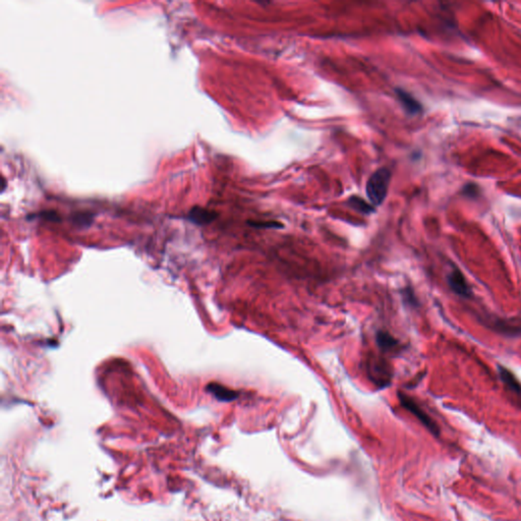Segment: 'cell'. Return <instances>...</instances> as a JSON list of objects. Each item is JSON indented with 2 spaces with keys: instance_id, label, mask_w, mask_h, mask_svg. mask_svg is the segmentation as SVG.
<instances>
[{
  "instance_id": "6da1fadb",
  "label": "cell",
  "mask_w": 521,
  "mask_h": 521,
  "mask_svg": "<svg viewBox=\"0 0 521 521\" xmlns=\"http://www.w3.org/2000/svg\"><path fill=\"white\" fill-rule=\"evenodd\" d=\"M390 181L391 172L387 168H380L368 178L365 192L373 205L380 206L385 200L388 194Z\"/></svg>"
},
{
  "instance_id": "7a4b0ae2",
  "label": "cell",
  "mask_w": 521,
  "mask_h": 521,
  "mask_svg": "<svg viewBox=\"0 0 521 521\" xmlns=\"http://www.w3.org/2000/svg\"><path fill=\"white\" fill-rule=\"evenodd\" d=\"M398 398H399L401 405L406 410H408L410 413H412L433 435L439 436L440 430H439L438 425L433 421V418L421 406H419L412 398H410L409 396H407L406 394L402 393V392H398Z\"/></svg>"
},
{
  "instance_id": "3957f363",
  "label": "cell",
  "mask_w": 521,
  "mask_h": 521,
  "mask_svg": "<svg viewBox=\"0 0 521 521\" xmlns=\"http://www.w3.org/2000/svg\"><path fill=\"white\" fill-rule=\"evenodd\" d=\"M447 282L450 289L457 295L466 298L472 296V289L459 269H452L447 276Z\"/></svg>"
},
{
  "instance_id": "277c9868",
  "label": "cell",
  "mask_w": 521,
  "mask_h": 521,
  "mask_svg": "<svg viewBox=\"0 0 521 521\" xmlns=\"http://www.w3.org/2000/svg\"><path fill=\"white\" fill-rule=\"evenodd\" d=\"M206 390L211 393L217 400L222 402H231L239 398V392L229 389L225 386L218 383H210L207 385Z\"/></svg>"
},
{
  "instance_id": "5b68a950",
  "label": "cell",
  "mask_w": 521,
  "mask_h": 521,
  "mask_svg": "<svg viewBox=\"0 0 521 521\" xmlns=\"http://www.w3.org/2000/svg\"><path fill=\"white\" fill-rule=\"evenodd\" d=\"M217 217H218V214L216 212L200 208V207H194L190 211L189 216H188L190 221L198 225L209 224L213 222Z\"/></svg>"
},
{
  "instance_id": "8992f818",
  "label": "cell",
  "mask_w": 521,
  "mask_h": 521,
  "mask_svg": "<svg viewBox=\"0 0 521 521\" xmlns=\"http://www.w3.org/2000/svg\"><path fill=\"white\" fill-rule=\"evenodd\" d=\"M396 94L401 105L406 110V112L411 115H415L422 112L423 108L421 103H419L416 99H414L409 93L402 89H396Z\"/></svg>"
},
{
  "instance_id": "52a82bcc",
  "label": "cell",
  "mask_w": 521,
  "mask_h": 521,
  "mask_svg": "<svg viewBox=\"0 0 521 521\" xmlns=\"http://www.w3.org/2000/svg\"><path fill=\"white\" fill-rule=\"evenodd\" d=\"M488 327L497 331L498 333L505 335V336H519L521 335V327L515 326L510 324L509 322H506L504 320H499V319H490L488 320Z\"/></svg>"
},
{
  "instance_id": "ba28073f",
  "label": "cell",
  "mask_w": 521,
  "mask_h": 521,
  "mask_svg": "<svg viewBox=\"0 0 521 521\" xmlns=\"http://www.w3.org/2000/svg\"><path fill=\"white\" fill-rule=\"evenodd\" d=\"M498 371H499L500 378L502 382L504 383V385H505L512 393H515L516 396L521 397V385L519 381L516 379V377L509 371L508 368L501 366V365L498 366Z\"/></svg>"
},
{
  "instance_id": "9c48e42d",
  "label": "cell",
  "mask_w": 521,
  "mask_h": 521,
  "mask_svg": "<svg viewBox=\"0 0 521 521\" xmlns=\"http://www.w3.org/2000/svg\"><path fill=\"white\" fill-rule=\"evenodd\" d=\"M377 343L380 348L384 350H390L398 345V341L391 336L388 332L379 331L377 333Z\"/></svg>"
},
{
  "instance_id": "30bf717a",
  "label": "cell",
  "mask_w": 521,
  "mask_h": 521,
  "mask_svg": "<svg viewBox=\"0 0 521 521\" xmlns=\"http://www.w3.org/2000/svg\"><path fill=\"white\" fill-rule=\"evenodd\" d=\"M348 205L352 209H355L358 212L362 213V214H369L375 211V209L371 205H368L361 198L357 197V196H354L348 199Z\"/></svg>"
},
{
  "instance_id": "8fae6325",
  "label": "cell",
  "mask_w": 521,
  "mask_h": 521,
  "mask_svg": "<svg viewBox=\"0 0 521 521\" xmlns=\"http://www.w3.org/2000/svg\"><path fill=\"white\" fill-rule=\"evenodd\" d=\"M248 225L253 226L255 228H281L283 227V225L279 222H274V221H266V222H263V221H248L247 222Z\"/></svg>"
},
{
  "instance_id": "7c38bea8",
  "label": "cell",
  "mask_w": 521,
  "mask_h": 521,
  "mask_svg": "<svg viewBox=\"0 0 521 521\" xmlns=\"http://www.w3.org/2000/svg\"><path fill=\"white\" fill-rule=\"evenodd\" d=\"M463 194H464V196H466V197L476 198V197L479 196L480 191H479V188L476 186V184H474V183H469V184H467V186L464 187V189H463Z\"/></svg>"
},
{
  "instance_id": "4fadbf2b",
  "label": "cell",
  "mask_w": 521,
  "mask_h": 521,
  "mask_svg": "<svg viewBox=\"0 0 521 521\" xmlns=\"http://www.w3.org/2000/svg\"><path fill=\"white\" fill-rule=\"evenodd\" d=\"M40 217L45 218V219L48 220V221H54V222L60 221V217L55 211H45V212H42V213H40Z\"/></svg>"
},
{
  "instance_id": "5bb4252c",
  "label": "cell",
  "mask_w": 521,
  "mask_h": 521,
  "mask_svg": "<svg viewBox=\"0 0 521 521\" xmlns=\"http://www.w3.org/2000/svg\"><path fill=\"white\" fill-rule=\"evenodd\" d=\"M92 220V216L91 215H86V214H80L79 216H77L75 218V221L80 224V225H83V224H90Z\"/></svg>"
},
{
  "instance_id": "9a60e30c",
  "label": "cell",
  "mask_w": 521,
  "mask_h": 521,
  "mask_svg": "<svg viewBox=\"0 0 521 521\" xmlns=\"http://www.w3.org/2000/svg\"><path fill=\"white\" fill-rule=\"evenodd\" d=\"M404 298H405V299H408L409 305H411V306H415V305H417L416 298H415V296L413 295V293H412L411 290L407 289V290L404 291Z\"/></svg>"
},
{
  "instance_id": "2e32d148",
  "label": "cell",
  "mask_w": 521,
  "mask_h": 521,
  "mask_svg": "<svg viewBox=\"0 0 521 521\" xmlns=\"http://www.w3.org/2000/svg\"><path fill=\"white\" fill-rule=\"evenodd\" d=\"M1 188H2V192H3L4 189H5V179H2V186H1Z\"/></svg>"
}]
</instances>
